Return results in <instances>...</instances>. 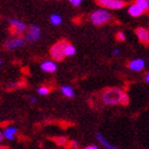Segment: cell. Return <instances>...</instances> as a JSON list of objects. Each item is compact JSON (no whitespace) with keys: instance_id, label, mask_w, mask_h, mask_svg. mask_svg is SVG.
I'll list each match as a JSON object with an SVG mask.
<instances>
[{"instance_id":"obj_5","label":"cell","mask_w":149,"mask_h":149,"mask_svg":"<svg viewBox=\"0 0 149 149\" xmlns=\"http://www.w3.org/2000/svg\"><path fill=\"white\" fill-rule=\"evenodd\" d=\"M42 36V30L38 26L31 25L28 28V32L26 35V40L28 42H35V40H40Z\"/></svg>"},{"instance_id":"obj_18","label":"cell","mask_w":149,"mask_h":149,"mask_svg":"<svg viewBox=\"0 0 149 149\" xmlns=\"http://www.w3.org/2000/svg\"><path fill=\"white\" fill-rule=\"evenodd\" d=\"M49 92H50V88L47 86H40L37 90V93L40 94V95H47V94H49Z\"/></svg>"},{"instance_id":"obj_26","label":"cell","mask_w":149,"mask_h":149,"mask_svg":"<svg viewBox=\"0 0 149 149\" xmlns=\"http://www.w3.org/2000/svg\"><path fill=\"white\" fill-rule=\"evenodd\" d=\"M3 139H4V137H3V134L0 132V143H1V142L3 141Z\"/></svg>"},{"instance_id":"obj_9","label":"cell","mask_w":149,"mask_h":149,"mask_svg":"<svg viewBox=\"0 0 149 149\" xmlns=\"http://www.w3.org/2000/svg\"><path fill=\"white\" fill-rule=\"evenodd\" d=\"M145 67V61L143 59H136L133 60L129 63V68L134 72H141Z\"/></svg>"},{"instance_id":"obj_6","label":"cell","mask_w":149,"mask_h":149,"mask_svg":"<svg viewBox=\"0 0 149 149\" xmlns=\"http://www.w3.org/2000/svg\"><path fill=\"white\" fill-rule=\"evenodd\" d=\"M9 22H10V25H11V30H12V32L17 35L22 34V33L27 30V26H26L25 22H20L18 19L11 18V19H9Z\"/></svg>"},{"instance_id":"obj_15","label":"cell","mask_w":149,"mask_h":149,"mask_svg":"<svg viewBox=\"0 0 149 149\" xmlns=\"http://www.w3.org/2000/svg\"><path fill=\"white\" fill-rule=\"evenodd\" d=\"M76 53V48H74V45L72 44H67L65 47V49H64V56H72Z\"/></svg>"},{"instance_id":"obj_22","label":"cell","mask_w":149,"mask_h":149,"mask_svg":"<svg viewBox=\"0 0 149 149\" xmlns=\"http://www.w3.org/2000/svg\"><path fill=\"white\" fill-rule=\"evenodd\" d=\"M70 147H72V149H78L79 148V144H78V142H72Z\"/></svg>"},{"instance_id":"obj_21","label":"cell","mask_w":149,"mask_h":149,"mask_svg":"<svg viewBox=\"0 0 149 149\" xmlns=\"http://www.w3.org/2000/svg\"><path fill=\"white\" fill-rule=\"evenodd\" d=\"M69 2L72 3V4L74 6H79L81 4V3H82V1H81V0H70Z\"/></svg>"},{"instance_id":"obj_29","label":"cell","mask_w":149,"mask_h":149,"mask_svg":"<svg viewBox=\"0 0 149 149\" xmlns=\"http://www.w3.org/2000/svg\"><path fill=\"white\" fill-rule=\"evenodd\" d=\"M1 64H2V61H1V59H0V66H1Z\"/></svg>"},{"instance_id":"obj_7","label":"cell","mask_w":149,"mask_h":149,"mask_svg":"<svg viewBox=\"0 0 149 149\" xmlns=\"http://www.w3.org/2000/svg\"><path fill=\"white\" fill-rule=\"evenodd\" d=\"M135 34L139 37L141 43L145 44V45H149V30L144 27H139L135 30Z\"/></svg>"},{"instance_id":"obj_11","label":"cell","mask_w":149,"mask_h":149,"mask_svg":"<svg viewBox=\"0 0 149 149\" xmlns=\"http://www.w3.org/2000/svg\"><path fill=\"white\" fill-rule=\"evenodd\" d=\"M16 133H17V129H16L15 127H13V126H10V127L4 129L2 134L4 139H6V140H9V141H13L14 137H15Z\"/></svg>"},{"instance_id":"obj_24","label":"cell","mask_w":149,"mask_h":149,"mask_svg":"<svg viewBox=\"0 0 149 149\" xmlns=\"http://www.w3.org/2000/svg\"><path fill=\"white\" fill-rule=\"evenodd\" d=\"M29 102L32 103V104H33V103H35V102H36V98H34V97H31V98L29 99Z\"/></svg>"},{"instance_id":"obj_13","label":"cell","mask_w":149,"mask_h":149,"mask_svg":"<svg viewBox=\"0 0 149 149\" xmlns=\"http://www.w3.org/2000/svg\"><path fill=\"white\" fill-rule=\"evenodd\" d=\"M128 13H129V15L132 16V17H139V16L142 15L144 12L140 6H136L135 3H133V4H131V6L128 8Z\"/></svg>"},{"instance_id":"obj_10","label":"cell","mask_w":149,"mask_h":149,"mask_svg":"<svg viewBox=\"0 0 149 149\" xmlns=\"http://www.w3.org/2000/svg\"><path fill=\"white\" fill-rule=\"evenodd\" d=\"M40 68L46 72H54L58 68V66H56V62H53V61H45L40 64Z\"/></svg>"},{"instance_id":"obj_2","label":"cell","mask_w":149,"mask_h":149,"mask_svg":"<svg viewBox=\"0 0 149 149\" xmlns=\"http://www.w3.org/2000/svg\"><path fill=\"white\" fill-rule=\"evenodd\" d=\"M112 19L111 13L106 9H98L96 11H94L90 15V20L91 22L95 26H102L107 22H109Z\"/></svg>"},{"instance_id":"obj_28","label":"cell","mask_w":149,"mask_h":149,"mask_svg":"<svg viewBox=\"0 0 149 149\" xmlns=\"http://www.w3.org/2000/svg\"><path fill=\"white\" fill-rule=\"evenodd\" d=\"M6 147H1V146H0V149H6Z\"/></svg>"},{"instance_id":"obj_25","label":"cell","mask_w":149,"mask_h":149,"mask_svg":"<svg viewBox=\"0 0 149 149\" xmlns=\"http://www.w3.org/2000/svg\"><path fill=\"white\" fill-rule=\"evenodd\" d=\"M118 53H119V49H114V50H113V54H114V56H117Z\"/></svg>"},{"instance_id":"obj_14","label":"cell","mask_w":149,"mask_h":149,"mask_svg":"<svg viewBox=\"0 0 149 149\" xmlns=\"http://www.w3.org/2000/svg\"><path fill=\"white\" fill-rule=\"evenodd\" d=\"M61 91H62L63 95L65 97H68V98H72L74 96V92L72 87L68 86V85H63L61 87Z\"/></svg>"},{"instance_id":"obj_20","label":"cell","mask_w":149,"mask_h":149,"mask_svg":"<svg viewBox=\"0 0 149 149\" xmlns=\"http://www.w3.org/2000/svg\"><path fill=\"white\" fill-rule=\"evenodd\" d=\"M116 40H119V42H124L126 40V36H125L124 32H117L116 33Z\"/></svg>"},{"instance_id":"obj_8","label":"cell","mask_w":149,"mask_h":149,"mask_svg":"<svg viewBox=\"0 0 149 149\" xmlns=\"http://www.w3.org/2000/svg\"><path fill=\"white\" fill-rule=\"evenodd\" d=\"M25 44H26V40H22L20 37L12 38V40H8L6 43V49H8V50L16 49V48H19V47L24 46Z\"/></svg>"},{"instance_id":"obj_4","label":"cell","mask_w":149,"mask_h":149,"mask_svg":"<svg viewBox=\"0 0 149 149\" xmlns=\"http://www.w3.org/2000/svg\"><path fill=\"white\" fill-rule=\"evenodd\" d=\"M97 3L106 10H120L125 6V1L123 0H98Z\"/></svg>"},{"instance_id":"obj_12","label":"cell","mask_w":149,"mask_h":149,"mask_svg":"<svg viewBox=\"0 0 149 149\" xmlns=\"http://www.w3.org/2000/svg\"><path fill=\"white\" fill-rule=\"evenodd\" d=\"M97 140L99 141V143L102 145V147H104L106 149H119L116 146H114L113 144H111L109 142V140H107L106 137L103 136L101 133H97Z\"/></svg>"},{"instance_id":"obj_23","label":"cell","mask_w":149,"mask_h":149,"mask_svg":"<svg viewBox=\"0 0 149 149\" xmlns=\"http://www.w3.org/2000/svg\"><path fill=\"white\" fill-rule=\"evenodd\" d=\"M84 149H99L98 147L96 146V145H92V146H87V147H85Z\"/></svg>"},{"instance_id":"obj_27","label":"cell","mask_w":149,"mask_h":149,"mask_svg":"<svg viewBox=\"0 0 149 149\" xmlns=\"http://www.w3.org/2000/svg\"><path fill=\"white\" fill-rule=\"evenodd\" d=\"M146 81H147V82H148V83H149V74L146 76Z\"/></svg>"},{"instance_id":"obj_3","label":"cell","mask_w":149,"mask_h":149,"mask_svg":"<svg viewBox=\"0 0 149 149\" xmlns=\"http://www.w3.org/2000/svg\"><path fill=\"white\" fill-rule=\"evenodd\" d=\"M68 44V42L65 40H61L59 42H56L52 47L50 48V56L54 61L56 62H61L65 59L64 56V49H65L66 45Z\"/></svg>"},{"instance_id":"obj_16","label":"cell","mask_w":149,"mask_h":149,"mask_svg":"<svg viewBox=\"0 0 149 149\" xmlns=\"http://www.w3.org/2000/svg\"><path fill=\"white\" fill-rule=\"evenodd\" d=\"M135 4L140 6L141 9L143 10L144 13L149 10V1L148 0H136V1H135Z\"/></svg>"},{"instance_id":"obj_19","label":"cell","mask_w":149,"mask_h":149,"mask_svg":"<svg viewBox=\"0 0 149 149\" xmlns=\"http://www.w3.org/2000/svg\"><path fill=\"white\" fill-rule=\"evenodd\" d=\"M54 142H56V144H59V145H64V144H66V142H67V140H66V137H56L54 139Z\"/></svg>"},{"instance_id":"obj_17","label":"cell","mask_w":149,"mask_h":149,"mask_svg":"<svg viewBox=\"0 0 149 149\" xmlns=\"http://www.w3.org/2000/svg\"><path fill=\"white\" fill-rule=\"evenodd\" d=\"M50 22L52 24L53 26H59L62 24V17L58 14H52L50 16Z\"/></svg>"},{"instance_id":"obj_1","label":"cell","mask_w":149,"mask_h":149,"mask_svg":"<svg viewBox=\"0 0 149 149\" xmlns=\"http://www.w3.org/2000/svg\"><path fill=\"white\" fill-rule=\"evenodd\" d=\"M101 101L107 106H116V104H128L129 97L124 91L117 87H110L101 93Z\"/></svg>"}]
</instances>
